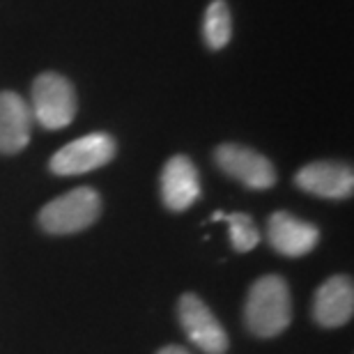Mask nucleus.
Wrapping results in <instances>:
<instances>
[{"label": "nucleus", "mask_w": 354, "mask_h": 354, "mask_svg": "<svg viewBox=\"0 0 354 354\" xmlns=\"http://www.w3.org/2000/svg\"><path fill=\"white\" fill-rule=\"evenodd\" d=\"M201 175L194 161L175 154L161 171V201L171 212H187L201 198Z\"/></svg>", "instance_id": "1a4fd4ad"}, {"label": "nucleus", "mask_w": 354, "mask_h": 354, "mask_svg": "<svg viewBox=\"0 0 354 354\" xmlns=\"http://www.w3.org/2000/svg\"><path fill=\"white\" fill-rule=\"evenodd\" d=\"M76 109H79V102H76V90L69 79L58 72H44L35 79L30 111L32 120H37L44 129H65L74 122Z\"/></svg>", "instance_id": "7ed1b4c3"}, {"label": "nucleus", "mask_w": 354, "mask_h": 354, "mask_svg": "<svg viewBox=\"0 0 354 354\" xmlns=\"http://www.w3.org/2000/svg\"><path fill=\"white\" fill-rule=\"evenodd\" d=\"M115 150L118 145L113 136L104 131H95L60 147L51 157V161H48V168L62 177L92 173L97 168L111 164L113 157H115Z\"/></svg>", "instance_id": "20e7f679"}, {"label": "nucleus", "mask_w": 354, "mask_h": 354, "mask_svg": "<svg viewBox=\"0 0 354 354\" xmlns=\"http://www.w3.org/2000/svg\"><path fill=\"white\" fill-rule=\"evenodd\" d=\"M102 214V196L92 187H79L53 198L39 212V225L48 235H74L90 228Z\"/></svg>", "instance_id": "f03ea898"}, {"label": "nucleus", "mask_w": 354, "mask_h": 354, "mask_svg": "<svg viewBox=\"0 0 354 354\" xmlns=\"http://www.w3.org/2000/svg\"><path fill=\"white\" fill-rule=\"evenodd\" d=\"M177 317L184 329V334L198 350L205 354H225L230 348L228 334L223 324L216 320L212 308L201 297L194 292H187L177 301Z\"/></svg>", "instance_id": "39448f33"}, {"label": "nucleus", "mask_w": 354, "mask_h": 354, "mask_svg": "<svg viewBox=\"0 0 354 354\" xmlns=\"http://www.w3.org/2000/svg\"><path fill=\"white\" fill-rule=\"evenodd\" d=\"M246 329L258 338H276L292 322V297L283 276L267 274L249 288L244 306Z\"/></svg>", "instance_id": "f257e3e1"}, {"label": "nucleus", "mask_w": 354, "mask_h": 354, "mask_svg": "<svg viewBox=\"0 0 354 354\" xmlns=\"http://www.w3.org/2000/svg\"><path fill=\"white\" fill-rule=\"evenodd\" d=\"M214 161L225 175L244 184L246 189L265 191L276 184L274 164L253 147L239 143H223L214 150Z\"/></svg>", "instance_id": "423d86ee"}, {"label": "nucleus", "mask_w": 354, "mask_h": 354, "mask_svg": "<svg viewBox=\"0 0 354 354\" xmlns=\"http://www.w3.org/2000/svg\"><path fill=\"white\" fill-rule=\"evenodd\" d=\"M354 313V286L348 276H331L317 288L313 317L320 327H343Z\"/></svg>", "instance_id": "9d476101"}, {"label": "nucleus", "mask_w": 354, "mask_h": 354, "mask_svg": "<svg viewBox=\"0 0 354 354\" xmlns=\"http://www.w3.org/2000/svg\"><path fill=\"white\" fill-rule=\"evenodd\" d=\"M232 35V19L225 0H212L203 21V39L212 51H218L230 41Z\"/></svg>", "instance_id": "f8f14e48"}, {"label": "nucleus", "mask_w": 354, "mask_h": 354, "mask_svg": "<svg viewBox=\"0 0 354 354\" xmlns=\"http://www.w3.org/2000/svg\"><path fill=\"white\" fill-rule=\"evenodd\" d=\"M297 187L329 201H343L354 194V173L343 161H313L295 175Z\"/></svg>", "instance_id": "6e6552de"}, {"label": "nucleus", "mask_w": 354, "mask_h": 354, "mask_svg": "<svg viewBox=\"0 0 354 354\" xmlns=\"http://www.w3.org/2000/svg\"><path fill=\"white\" fill-rule=\"evenodd\" d=\"M32 111L17 92H0V154H19L30 143Z\"/></svg>", "instance_id": "9b49d317"}, {"label": "nucleus", "mask_w": 354, "mask_h": 354, "mask_svg": "<svg viewBox=\"0 0 354 354\" xmlns=\"http://www.w3.org/2000/svg\"><path fill=\"white\" fill-rule=\"evenodd\" d=\"M157 354H191V352H187L184 348H180V345H166V348H161Z\"/></svg>", "instance_id": "4468645a"}, {"label": "nucleus", "mask_w": 354, "mask_h": 354, "mask_svg": "<svg viewBox=\"0 0 354 354\" xmlns=\"http://www.w3.org/2000/svg\"><path fill=\"white\" fill-rule=\"evenodd\" d=\"M221 221L228 223L230 244L237 253H249L260 244V232L253 216L244 214V212H232V214H225L223 212Z\"/></svg>", "instance_id": "ddd939ff"}, {"label": "nucleus", "mask_w": 354, "mask_h": 354, "mask_svg": "<svg viewBox=\"0 0 354 354\" xmlns=\"http://www.w3.org/2000/svg\"><path fill=\"white\" fill-rule=\"evenodd\" d=\"M267 239L272 249L281 256L304 258L320 242V230L317 225L281 209L267 218Z\"/></svg>", "instance_id": "0eeeda50"}]
</instances>
